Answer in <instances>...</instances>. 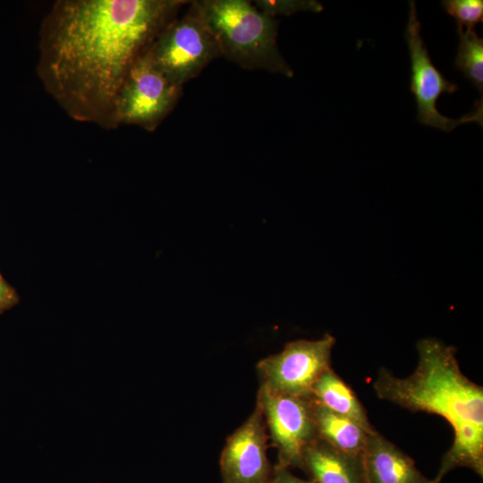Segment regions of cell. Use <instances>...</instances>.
I'll list each match as a JSON object with an SVG mask.
<instances>
[{"mask_svg": "<svg viewBox=\"0 0 483 483\" xmlns=\"http://www.w3.org/2000/svg\"><path fill=\"white\" fill-rule=\"evenodd\" d=\"M185 0H58L44 17L38 76L73 120L116 128L118 92Z\"/></svg>", "mask_w": 483, "mask_h": 483, "instance_id": "1", "label": "cell"}, {"mask_svg": "<svg viewBox=\"0 0 483 483\" xmlns=\"http://www.w3.org/2000/svg\"><path fill=\"white\" fill-rule=\"evenodd\" d=\"M419 361L414 372L398 377L381 369L373 388L377 395L413 412L444 418L453 430V442L433 479L440 483L458 467L483 477V387L461 370L455 349L435 338L417 343Z\"/></svg>", "mask_w": 483, "mask_h": 483, "instance_id": "2", "label": "cell"}, {"mask_svg": "<svg viewBox=\"0 0 483 483\" xmlns=\"http://www.w3.org/2000/svg\"><path fill=\"white\" fill-rule=\"evenodd\" d=\"M192 2L213 32L222 56L243 69L293 76L278 49V21L274 17L246 0Z\"/></svg>", "mask_w": 483, "mask_h": 483, "instance_id": "3", "label": "cell"}, {"mask_svg": "<svg viewBox=\"0 0 483 483\" xmlns=\"http://www.w3.org/2000/svg\"><path fill=\"white\" fill-rule=\"evenodd\" d=\"M148 54L155 67L173 84L182 87L221 55L218 43L193 2L155 39Z\"/></svg>", "mask_w": 483, "mask_h": 483, "instance_id": "4", "label": "cell"}, {"mask_svg": "<svg viewBox=\"0 0 483 483\" xmlns=\"http://www.w3.org/2000/svg\"><path fill=\"white\" fill-rule=\"evenodd\" d=\"M409 18L405 29L411 64V91L417 104V121L423 125L452 131L457 126L476 122L483 124V98L477 100L473 111L459 119H451L439 113L436 108L438 97L443 93H453L458 86L447 80L433 64L420 35L415 1H409Z\"/></svg>", "mask_w": 483, "mask_h": 483, "instance_id": "5", "label": "cell"}, {"mask_svg": "<svg viewBox=\"0 0 483 483\" xmlns=\"http://www.w3.org/2000/svg\"><path fill=\"white\" fill-rule=\"evenodd\" d=\"M182 87L170 82L152 64L148 51L129 71L114 106L116 127L136 125L152 131L175 107Z\"/></svg>", "mask_w": 483, "mask_h": 483, "instance_id": "6", "label": "cell"}, {"mask_svg": "<svg viewBox=\"0 0 483 483\" xmlns=\"http://www.w3.org/2000/svg\"><path fill=\"white\" fill-rule=\"evenodd\" d=\"M257 402L264 415L268 437L277 449V464L302 469L305 450L318 438L312 397L277 393L260 386Z\"/></svg>", "mask_w": 483, "mask_h": 483, "instance_id": "7", "label": "cell"}, {"mask_svg": "<svg viewBox=\"0 0 483 483\" xmlns=\"http://www.w3.org/2000/svg\"><path fill=\"white\" fill-rule=\"evenodd\" d=\"M335 343V337L329 334L318 340L288 343L282 352L257 364L260 386L277 393L311 397L315 382L331 368Z\"/></svg>", "mask_w": 483, "mask_h": 483, "instance_id": "8", "label": "cell"}, {"mask_svg": "<svg viewBox=\"0 0 483 483\" xmlns=\"http://www.w3.org/2000/svg\"><path fill=\"white\" fill-rule=\"evenodd\" d=\"M268 434L258 402L250 416L226 440L220 456L223 483H269Z\"/></svg>", "mask_w": 483, "mask_h": 483, "instance_id": "9", "label": "cell"}, {"mask_svg": "<svg viewBox=\"0 0 483 483\" xmlns=\"http://www.w3.org/2000/svg\"><path fill=\"white\" fill-rule=\"evenodd\" d=\"M367 483H435L414 461L377 430L369 436L360 455Z\"/></svg>", "mask_w": 483, "mask_h": 483, "instance_id": "10", "label": "cell"}, {"mask_svg": "<svg viewBox=\"0 0 483 483\" xmlns=\"http://www.w3.org/2000/svg\"><path fill=\"white\" fill-rule=\"evenodd\" d=\"M302 470L317 483H367L360 456L339 451L319 438L305 450Z\"/></svg>", "mask_w": 483, "mask_h": 483, "instance_id": "11", "label": "cell"}, {"mask_svg": "<svg viewBox=\"0 0 483 483\" xmlns=\"http://www.w3.org/2000/svg\"><path fill=\"white\" fill-rule=\"evenodd\" d=\"M312 412L318 437L346 453L360 456L369 435L376 430L328 410L313 398Z\"/></svg>", "mask_w": 483, "mask_h": 483, "instance_id": "12", "label": "cell"}, {"mask_svg": "<svg viewBox=\"0 0 483 483\" xmlns=\"http://www.w3.org/2000/svg\"><path fill=\"white\" fill-rule=\"evenodd\" d=\"M311 397L328 410L347 417L368 429H374L355 392L332 368L326 369L315 382Z\"/></svg>", "mask_w": 483, "mask_h": 483, "instance_id": "13", "label": "cell"}, {"mask_svg": "<svg viewBox=\"0 0 483 483\" xmlns=\"http://www.w3.org/2000/svg\"><path fill=\"white\" fill-rule=\"evenodd\" d=\"M460 44L454 66L477 88L482 97L483 92V38L474 28L457 30Z\"/></svg>", "mask_w": 483, "mask_h": 483, "instance_id": "14", "label": "cell"}, {"mask_svg": "<svg viewBox=\"0 0 483 483\" xmlns=\"http://www.w3.org/2000/svg\"><path fill=\"white\" fill-rule=\"evenodd\" d=\"M445 11L457 22V30L474 28L483 21L482 0H445L442 2Z\"/></svg>", "mask_w": 483, "mask_h": 483, "instance_id": "15", "label": "cell"}, {"mask_svg": "<svg viewBox=\"0 0 483 483\" xmlns=\"http://www.w3.org/2000/svg\"><path fill=\"white\" fill-rule=\"evenodd\" d=\"M254 3L260 12L274 18L298 12L319 13L323 10V5L314 0H256Z\"/></svg>", "mask_w": 483, "mask_h": 483, "instance_id": "16", "label": "cell"}, {"mask_svg": "<svg viewBox=\"0 0 483 483\" xmlns=\"http://www.w3.org/2000/svg\"><path fill=\"white\" fill-rule=\"evenodd\" d=\"M20 301L16 290L0 274V314L12 309Z\"/></svg>", "mask_w": 483, "mask_h": 483, "instance_id": "17", "label": "cell"}, {"mask_svg": "<svg viewBox=\"0 0 483 483\" xmlns=\"http://www.w3.org/2000/svg\"><path fill=\"white\" fill-rule=\"evenodd\" d=\"M269 483H317L313 479L305 480L294 476L288 468L276 464L273 470Z\"/></svg>", "mask_w": 483, "mask_h": 483, "instance_id": "18", "label": "cell"}]
</instances>
